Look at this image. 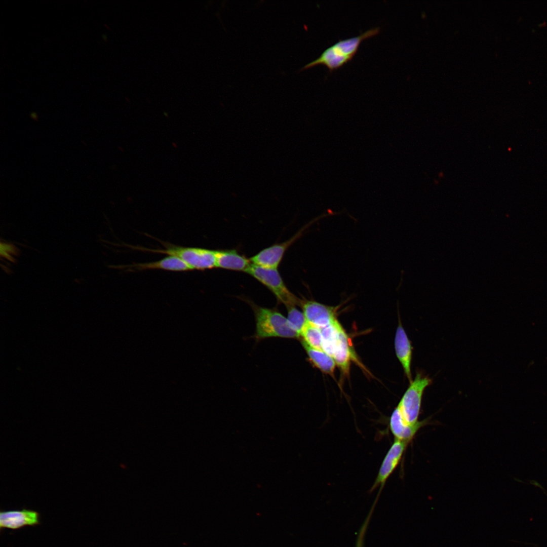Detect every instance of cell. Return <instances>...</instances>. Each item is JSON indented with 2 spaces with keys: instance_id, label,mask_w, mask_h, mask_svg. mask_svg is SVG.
<instances>
[{
  "instance_id": "6da1fadb",
  "label": "cell",
  "mask_w": 547,
  "mask_h": 547,
  "mask_svg": "<svg viewBox=\"0 0 547 547\" xmlns=\"http://www.w3.org/2000/svg\"><path fill=\"white\" fill-rule=\"evenodd\" d=\"M380 30L379 27H374L357 36L339 40L326 49L317 59L304 65L300 70L319 64L325 65L330 71L337 69L352 59L363 40L377 34Z\"/></svg>"
},
{
  "instance_id": "7a4b0ae2",
  "label": "cell",
  "mask_w": 547,
  "mask_h": 547,
  "mask_svg": "<svg viewBox=\"0 0 547 547\" xmlns=\"http://www.w3.org/2000/svg\"><path fill=\"white\" fill-rule=\"evenodd\" d=\"M255 314L257 340L270 337L298 338L299 335L291 327L284 316L275 309L251 304Z\"/></svg>"
},
{
  "instance_id": "3957f363",
  "label": "cell",
  "mask_w": 547,
  "mask_h": 547,
  "mask_svg": "<svg viewBox=\"0 0 547 547\" xmlns=\"http://www.w3.org/2000/svg\"><path fill=\"white\" fill-rule=\"evenodd\" d=\"M246 272L266 287L287 308L300 305L301 299L289 291L277 269L265 268L252 263Z\"/></svg>"
},
{
  "instance_id": "277c9868",
  "label": "cell",
  "mask_w": 547,
  "mask_h": 547,
  "mask_svg": "<svg viewBox=\"0 0 547 547\" xmlns=\"http://www.w3.org/2000/svg\"><path fill=\"white\" fill-rule=\"evenodd\" d=\"M165 249L144 250L176 256L192 269L205 270L216 267V250L197 247H184L164 243Z\"/></svg>"
},
{
  "instance_id": "5b68a950",
  "label": "cell",
  "mask_w": 547,
  "mask_h": 547,
  "mask_svg": "<svg viewBox=\"0 0 547 547\" xmlns=\"http://www.w3.org/2000/svg\"><path fill=\"white\" fill-rule=\"evenodd\" d=\"M432 380L421 373H416L415 378L403 395L398 404L405 420L410 424L418 421L422 395Z\"/></svg>"
},
{
  "instance_id": "8992f818",
  "label": "cell",
  "mask_w": 547,
  "mask_h": 547,
  "mask_svg": "<svg viewBox=\"0 0 547 547\" xmlns=\"http://www.w3.org/2000/svg\"><path fill=\"white\" fill-rule=\"evenodd\" d=\"M307 227H304L288 240L260 251L250 259L251 263L265 268L277 269L288 248L302 236Z\"/></svg>"
},
{
  "instance_id": "52a82bcc",
  "label": "cell",
  "mask_w": 547,
  "mask_h": 547,
  "mask_svg": "<svg viewBox=\"0 0 547 547\" xmlns=\"http://www.w3.org/2000/svg\"><path fill=\"white\" fill-rule=\"evenodd\" d=\"M408 444L404 441L394 439V443L388 449L381 463L377 476L370 490V492H372L376 488L380 486L378 493V495H379L386 480L400 463Z\"/></svg>"
},
{
  "instance_id": "ba28073f",
  "label": "cell",
  "mask_w": 547,
  "mask_h": 547,
  "mask_svg": "<svg viewBox=\"0 0 547 547\" xmlns=\"http://www.w3.org/2000/svg\"><path fill=\"white\" fill-rule=\"evenodd\" d=\"M299 306L307 322L320 329L329 325L337 319L336 307L304 299H300Z\"/></svg>"
},
{
  "instance_id": "9c48e42d",
  "label": "cell",
  "mask_w": 547,
  "mask_h": 547,
  "mask_svg": "<svg viewBox=\"0 0 547 547\" xmlns=\"http://www.w3.org/2000/svg\"><path fill=\"white\" fill-rule=\"evenodd\" d=\"M40 514L36 511L23 509L21 510L2 511L0 512V530H17L26 526L40 525Z\"/></svg>"
},
{
  "instance_id": "30bf717a",
  "label": "cell",
  "mask_w": 547,
  "mask_h": 547,
  "mask_svg": "<svg viewBox=\"0 0 547 547\" xmlns=\"http://www.w3.org/2000/svg\"><path fill=\"white\" fill-rule=\"evenodd\" d=\"M427 419L418 421L415 424H410L404 419L400 406H398L392 413L389 421L390 430L395 439L410 442L418 431L428 423Z\"/></svg>"
},
{
  "instance_id": "8fae6325",
  "label": "cell",
  "mask_w": 547,
  "mask_h": 547,
  "mask_svg": "<svg viewBox=\"0 0 547 547\" xmlns=\"http://www.w3.org/2000/svg\"><path fill=\"white\" fill-rule=\"evenodd\" d=\"M399 323L395 338V351L405 374L411 383L412 381L411 372L412 347L400 321Z\"/></svg>"
},
{
  "instance_id": "7c38bea8",
  "label": "cell",
  "mask_w": 547,
  "mask_h": 547,
  "mask_svg": "<svg viewBox=\"0 0 547 547\" xmlns=\"http://www.w3.org/2000/svg\"><path fill=\"white\" fill-rule=\"evenodd\" d=\"M251 264L235 250H216V267L246 272Z\"/></svg>"
},
{
  "instance_id": "4fadbf2b",
  "label": "cell",
  "mask_w": 547,
  "mask_h": 547,
  "mask_svg": "<svg viewBox=\"0 0 547 547\" xmlns=\"http://www.w3.org/2000/svg\"><path fill=\"white\" fill-rule=\"evenodd\" d=\"M353 354L348 337L342 328L334 347L332 358L344 375L348 374Z\"/></svg>"
},
{
  "instance_id": "5bb4252c",
  "label": "cell",
  "mask_w": 547,
  "mask_h": 547,
  "mask_svg": "<svg viewBox=\"0 0 547 547\" xmlns=\"http://www.w3.org/2000/svg\"><path fill=\"white\" fill-rule=\"evenodd\" d=\"M129 267H134L138 270L148 269H162L173 271H185L193 270L192 268L180 258L171 255L154 262L136 263Z\"/></svg>"
},
{
  "instance_id": "9a60e30c",
  "label": "cell",
  "mask_w": 547,
  "mask_h": 547,
  "mask_svg": "<svg viewBox=\"0 0 547 547\" xmlns=\"http://www.w3.org/2000/svg\"><path fill=\"white\" fill-rule=\"evenodd\" d=\"M311 363L323 372L333 374L336 363L333 358L322 350L310 347L301 342Z\"/></svg>"
},
{
  "instance_id": "2e32d148",
  "label": "cell",
  "mask_w": 547,
  "mask_h": 547,
  "mask_svg": "<svg viewBox=\"0 0 547 547\" xmlns=\"http://www.w3.org/2000/svg\"><path fill=\"white\" fill-rule=\"evenodd\" d=\"M342 327L336 319L329 325L321 328L322 349L332 357L334 349Z\"/></svg>"
},
{
  "instance_id": "e0dca14e",
  "label": "cell",
  "mask_w": 547,
  "mask_h": 547,
  "mask_svg": "<svg viewBox=\"0 0 547 547\" xmlns=\"http://www.w3.org/2000/svg\"><path fill=\"white\" fill-rule=\"evenodd\" d=\"M301 342L308 346L322 350V335L320 328L307 322L300 333Z\"/></svg>"
},
{
  "instance_id": "ac0fdd59",
  "label": "cell",
  "mask_w": 547,
  "mask_h": 547,
  "mask_svg": "<svg viewBox=\"0 0 547 547\" xmlns=\"http://www.w3.org/2000/svg\"><path fill=\"white\" fill-rule=\"evenodd\" d=\"M287 320L291 327L299 335L307 323V321L303 312L298 310L296 306L287 308Z\"/></svg>"
},
{
  "instance_id": "d6986e66",
  "label": "cell",
  "mask_w": 547,
  "mask_h": 547,
  "mask_svg": "<svg viewBox=\"0 0 547 547\" xmlns=\"http://www.w3.org/2000/svg\"><path fill=\"white\" fill-rule=\"evenodd\" d=\"M1 250L5 251L9 254H14L16 253V250L15 247L9 244L1 243Z\"/></svg>"
},
{
  "instance_id": "ffe728a7",
  "label": "cell",
  "mask_w": 547,
  "mask_h": 547,
  "mask_svg": "<svg viewBox=\"0 0 547 547\" xmlns=\"http://www.w3.org/2000/svg\"><path fill=\"white\" fill-rule=\"evenodd\" d=\"M0 251H1V254L2 256H4V257H5V258H6L9 259V260H11L12 259L11 256L10 255V254L9 253H7V252H6L5 251L1 250H0Z\"/></svg>"
}]
</instances>
